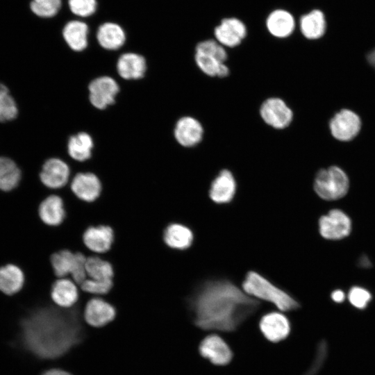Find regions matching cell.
<instances>
[{
  "mask_svg": "<svg viewBox=\"0 0 375 375\" xmlns=\"http://www.w3.org/2000/svg\"><path fill=\"white\" fill-rule=\"evenodd\" d=\"M327 346L326 342H322L317 349L315 359L304 375H315L321 368L324 359L326 358Z\"/></svg>",
  "mask_w": 375,
  "mask_h": 375,
  "instance_id": "obj_37",
  "label": "cell"
},
{
  "mask_svg": "<svg viewBox=\"0 0 375 375\" xmlns=\"http://www.w3.org/2000/svg\"><path fill=\"white\" fill-rule=\"evenodd\" d=\"M370 293L360 287H353L349 293L350 303L357 308H365L371 300Z\"/></svg>",
  "mask_w": 375,
  "mask_h": 375,
  "instance_id": "obj_36",
  "label": "cell"
},
{
  "mask_svg": "<svg viewBox=\"0 0 375 375\" xmlns=\"http://www.w3.org/2000/svg\"><path fill=\"white\" fill-rule=\"evenodd\" d=\"M299 28L307 39L319 38L326 31V20L323 12L316 9L302 15L299 20Z\"/></svg>",
  "mask_w": 375,
  "mask_h": 375,
  "instance_id": "obj_27",
  "label": "cell"
},
{
  "mask_svg": "<svg viewBox=\"0 0 375 375\" xmlns=\"http://www.w3.org/2000/svg\"><path fill=\"white\" fill-rule=\"evenodd\" d=\"M204 129L201 123L192 116H183L176 122L174 136L182 147H193L203 140Z\"/></svg>",
  "mask_w": 375,
  "mask_h": 375,
  "instance_id": "obj_14",
  "label": "cell"
},
{
  "mask_svg": "<svg viewBox=\"0 0 375 375\" xmlns=\"http://www.w3.org/2000/svg\"><path fill=\"white\" fill-rule=\"evenodd\" d=\"M349 185L347 174L335 166L319 170L314 181V190L317 194L327 201L343 197L347 193Z\"/></svg>",
  "mask_w": 375,
  "mask_h": 375,
  "instance_id": "obj_5",
  "label": "cell"
},
{
  "mask_svg": "<svg viewBox=\"0 0 375 375\" xmlns=\"http://www.w3.org/2000/svg\"><path fill=\"white\" fill-rule=\"evenodd\" d=\"M81 291L91 297H105L113 288L112 280H95L87 278L80 285Z\"/></svg>",
  "mask_w": 375,
  "mask_h": 375,
  "instance_id": "obj_33",
  "label": "cell"
},
{
  "mask_svg": "<svg viewBox=\"0 0 375 375\" xmlns=\"http://www.w3.org/2000/svg\"><path fill=\"white\" fill-rule=\"evenodd\" d=\"M367 60L369 63L375 67V49L369 53Z\"/></svg>",
  "mask_w": 375,
  "mask_h": 375,
  "instance_id": "obj_40",
  "label": "cell"
},
{
  "mask_svg": "<svg viewBox=\"0 0 375 375\" xmlns=\"http://www.w3.org/2000/svg\"><path fill=\"white\" fill-rule=\"evenodd\" d=\"M259 113L266 124L278 130L286 128L293 119L292 109L279 97L265 99L260 106Z\"/></svg>",
  "mask_w": 375,
  "mask_h": 375,
  "instance_id": "obj_7",
  "label": "cell"
},
{
  "mask_svg": "<svg viewBox=\"0 0 375 375\" xmlns=\"http://www.w3.org/2000/svg\"><path fill=\"white\" fill-rule=\"evenodd\" d=\"M85 247L93 254L108 253L115 242V232L108 225L99 224L88 227L83 234Z\"/></svg>",
  "mask_w": 375,
  "mask_h": 375,
  "instance_id": "obj_12",
  "label": "cell"
},
{
  "mask_svg": "<svg viewBox=\"0 0 375 375\" xmlns=\"http://www.w3.org/2000/svg\"><path fill=\"white\" fill-rule=\"evenodd\" d=\"M69 188L79 200L92 203L101 196L103 185L100 178L92 172H78L73 175Z\"/></svg>",
  "mask_w": 375,
  "mask_h": 375,
  "instance_id": "obj_9",
  "label": "cell"
},
{
  "mask_svg": "<svg viewBox=\"0 0 375 375\" xmlns=\"http://www.w3.org/2000/svg\"><path fill=\"white\" fill-rule=\"evenodd\" d=\"M194 322L203 330L231 332L259 308V302L227 279L200 283L188 299Z\"/></svg>",
  "mask_w": 375,
  "mask_h": 375,
  "instance_id": "obj_2",
  "label": "cell"
},
{
  "mask_svg": "<svg viewBox=\"0 0 375 375\" xmlns=\"http://www.w3.org/2000/svg\"><path fill=\"white\" fill-rule=\"evenodd\" d=\"M237 183L232 172L221 170L212 180L209 189V197L216 203H230L235 197Z\"/></svg>",
  "mask_w": 375,
  "mask_h": 375,
  "instance_id": "obj_20",
  "label": "cell"
},
{
  "mask_svg": "<svg viewBox=\"0 0 375 375\" xmlns=\"http://www.w3.org/2000/svg\"><path fill=\"white\" fill-rule=\"evenodd\" d=\"M76 260V253L69 249H60L53 253L50 256V263L56 278H70Z\"/></svg>",
  "mask_w": 375,
  "mask_h": 375,
  "instance_id": "obj_29",
  "label": "cell"
},
{
  "mask_svg": "<svg viewBox=\"0 0 375 375\" xmlns=\"http://www.w3.org/2000/svg\"><path fill=\"white\" fill-rule=\"evenodd\" d=\"M61 4V0H32L31 8L39 17H51L58 12Z\"/></svg>",
  "mask_w": 375,
  "mask_h": 375,
  "instance_id": "obj_34",
  "label": "cell"
},
{
  "mask_svg": "<svg viewBox=\"0 0 375 375\" xmlns=\"http://www.w3.org/2000/svg\"><path fill=\"white\" fill-rule=\"evenodd\" d=\"M94 141L87 132H78L69 137L67 143L69 156L75 161L85 162L92 157Z\"/></svg>",
  "mask_w": 375,
  "mask_h": 375,
  "instance_id": "obj_26",
  "label": "cell"
},
{
  "mask_svg": "<svg viewBox=\"0 0 375 375\" xmlns=\"http://www.w3.org/2000/svg\"><path fill=\"white\" fill-rule=\"evenodd\" d=\"M38 215L46 226L56 227L62 224L66 217V210L62 198L57 194H51L38 205Z\"/></svg>",
  "mask_w": 375,
  "mask_h": 375,
  "instance_id": "obj_18",
  "label": "cell"
},
{
  "mask_svg": "<svg viewBox=\"0 0 375 375\" xmlns=\"http://www.w3.org/2000/svg\"><path fill=\"white\" fill-rule=\"evenodd\" d=\"M81 301L72 308L57 306L38 308L20 322L22 346L40 359H56L78 344L84 336Z\"/></svg>",
  "mask_w": 375,
  "mask_h": 375,
  "instance_id": "obj_1",
  "label": "cell"
},
{
  "mask_svg": "<svg viewBox=\"0 0 375 375\" xmlns=\"http://www.w3.org/2000/svg\"><path fill=\"white\" fill-rule=\"evenodd\" d=\"M86 273L88 278L95 280H112L115 275L112 263L97 254L87 257Z\"/></svg>",
  "mask_w": 375,
  "mask_h": 375,
  "instance_id": "obj_30",
  "label": "cell"
},
{
  "mask_svg": "<svg viewBox=\"0 0 375 375\" xmlns=\"http://www.w3.org/2000/svg\"><path fill=\"white\" fill-rule=\"evenodd\" d=\"M200 354L210 362L217 365H225L230 362L233 353L227 343L215 334L209 335L200 343Z\"/></svg>",
  "mask_w": 375,
  "mask_h": 375,
  "instance_id": "obj_16",
  "label": "cell"
},
{
  "mask_svg": "<svg viewBox=\"0 0 375 375\" xmlns=\"http://www.w3.org/2000/svg\"><path fill=\"white\" fill-rule=\"evenodd\" d=\"M89 28L85 22L72 20L63 28L62 36L68 47L73 51L80 52L85 50L88 44Z\"/></svg>",
  "mask_w": 375,
  "mask_h": 375,
  "instance_id": "obj_25",
  "label": "cell"
},
{
  "mask_svg": "<svg viewBox=\"0 0 375 375\" xmlns=\"http://www.w3.org/2000/svg\"><path fill=\"white\" fill-rule=\"evenodd\" d=\"M361 123L353 112L344 109L331 120L330 128L334 138L342 141L353 139L359 132Z\"/></svg>",
  "mask_w": 375,
  "mask_h": 375,
  "instance_id": "obj_17",
  "label": "cell"
},
{
  "mask_svg": "<svg viewBox=\"0 0 375 375\" xmlns=\"http://www.w3.org/2000/svg\"><path fill=\"white\" fill-rule=\"evenodd\" d=\"M68 5L73 14L81 17L93 15L97 8V0H68Z\"/></svg>",
  "mask_w": 375,
  "mask_h": 375,
  "instance_id": "obj_35",
  "label": "cell"
},
{
  "mask_svg": "<svg viewBox=\"0 0 375 375\" xmlns=\"http://www.w3.org/2000/svg\"><path fill=\"white\" fill-rule=\"evenodd\" d=\"M321 235L328 240H340L347 237L351 230L349 217L342 210L333 209L319 220Z\"/></svg>",
  "mask_w": 375,
  "mask_h": 375,
  "instance_id": "obj_13",
  "label": "cell"
},
{
  "mask_svg": "<svg viewBox=\"0 0 375 375\" xmlns=\"http://www.w3.org/2000/svg\"><path fill=\"white\" fill-rule=\"evenodd\" d=\"M18 108L8 88L0 83V122L11 121L17 117Z\"/></svg>",
  "mask_w": 375,
  "mask_h": 375,
  "instance_id": "obj_32",
  "label": "cell"
},
{
  "mask_svg": "<svg viewBox=\"0 0 375 375\" xmlns=\"http://www.w3.org/2000/svg\"><path fill=\"white\" fill-rule=\"evenodd\" d=\"M295 19L285 9L277 8L267 15L265 26L272 36L283 39L290 36L295 28Z\"/></svg>",
  "mask_w": 375,
  "mask_h": 375,
  "instance_id": "obj_23",
  "label": "cell"
},
{
  "mask_svg": "<svg viewBox=\"0 0 375 375\" xmlns=\"http://www.w3.org/2000/svg\"><path fill=\"white\" fill-rule=\"evenodd\" d=\"M215 40L224 47L239 46L247 35L246 24L234 17H225L214 29Z\"/></svg>",
  "mask_w": 375,
  "mask_h": 375,
  "instance_id": "obj_11",
  "label": "cell"
},
{
  "mask_svg": "<svg viewBox=\"0 0 375 375\" xmlns=\"http://www.w3.org/2000/svg\"><path fill=\"white\" fill-rule=\"evenodd\" d=\"M259 328L262 335L272 342L283 340L290 332L288 319L283 314L277 312L263 315L259 322Z\"/></svg>",
  "mask_w": 375,
  "mask_h": 375,
  "instance_id": "obj_19",
  "label": "cell"
},
{
  "mask_svg": "<svg viewBox=\"0 0 375 375\" xmlns=\"http://www.w3.org/2000/svg\"><path fill=\"white\" fill-rule=\"evenodd\" d=\"M24 274L17 266L8 264L0 267V291L7 295L18 292L24 286Z\"/></svg>",
  "mask_w": 375,
  "mask_h": 375,
  "instance_id": "obj_28",
  "label": "cell"
},
{
  "mask_svg": "<svg viewBox=\"0 0 375 375\" xmlns=\"http://www.w3.org/2000/svg\"><path fill=\"white\" fill-rule=\"evenodd\" d=\"M88 90V99L92 106L99 110H104L115 102L119 86L113 78L101 76L90 82Z\"/></svg>",
  "mask_w": 375,
  "mask_h": 375,
  "instance_id": "obj_8",
  "label": "cell"
},
{
  "mask_svg": "<svg viewBox=\"0 0 375 375\" xmlns=\"http://www.w3.org/2000/svg\"><path fill=\"white\" fill-rule=\"evenodd\" d=\"M116 315L115 306L102 297H91L83 310L84 320L96 328L107 325L115 319Z\"/></svg>",
  "mask_w": 375,
  "mask_h": 375,
  "instance_id": "obj_10",
  "label": "cell"
},
{
  "mask_svg": "<svg viewBox=\"0 0 375 375\" xmlns=\"http://www.w3.org/2000/svg\"><path fill=\"white\" fill-rule=\"evenodd\" d=\"M39 178L42 185L53 193L69 185L72 169L63 160L51 158L43 163Z\"/></svg>",
  "mask_w": 375,
  "mask_h": 375,
  "instance_id": "obj_6",
  "label": "cell"
},
{
  "mask_svg": "<svg viewBox=\"0 0 375 375\" xmlns=\"http://www.w3.org/2000/svg\"><path fill=\"white\" fill-rule=\"evenodd\" d=\"M242 288L247 294L269 301L282 311H291L299 307L290 294L254 271L247 272Z\"/></svg>",
  "mask_w": 375,
  "mask_h": 375,
  "instance_id": "obj_3",
  "label": "cell"
},
{
  "mask_svg": "<svg viewBox=\"0 0 375 375\" xmlns=\"http://www.w3.org/2000/svg\"><path fill=\"white\" fill-rule=\"evenodd\" d=\"M162 240L169 249L185 251L192 246L194 234L188 226L180 222H171L163 230Z\"/></svg>",
  "mask_w": 375,
  "mask_h": 375,
  "instance_id": "obj_21",
  "label": "cell"
},
{
  "mask_svg": "<svg viewBox=\"0 0 375 375\" xmlns=\"http://www.w3.org/2000/svg\"><path fill=\"white\" fill-rule=\"evenodd\" d=\"M97 39L99 45L109 51L117 50L126 42V34L119 24L114 22H106L98 28Z\"/></svg>",
  "mask_w": 375,
  "mask_h": 375,
  "instance_id": "obj_24",
  "label": "cell"
},
{
  "mask_svg": "<svg viewBox=\"0 0 375 375\" xmlns=\"http://www.w3.org/2000/svg\"><path fill=\"white\" fill-rule=\"evenodd\" d=\"M228 54L224 47L215 39L199 42L194 49V61L198 68L210 77L225 78L230 69L226 65Z\"/></svg>",
  "mask_w": 375,
  "mask_h": 375,
  "instance_id": "obj_4",
  "label": "cell"
},
{
  "mask_svg": "<svg viewBox=\"0 0 375 375\" xmlns=\"http://www.w3.org/2000/svg\"><path fill=\"white\" fill-rule=\"evenodd\" d=\"M332 299L337 303H341L344 300L345 295L342 290H336L331 294Z\"/></svg>",
  "mask_w": 375,
  "mask_h": 375,
  "instance_id": "obj_38",
  "label": "cell"
},
{
  "mask_svg": "<svg viewBox=\"0 0 375 375\" xmlns=\"http://www.w3.org/2000/svg\"><path fill=\"white\" fill-rule=\"evenodd\" d=\"M21 171L10 158L0 156V190L10 191L17 186Z\"/></svg>",
  "mask_w": 375,
  "mask_h": 375,
  "instance_id": "obj_31",
  "label": "cell"
},
{
  "mask_svg": "<svg viewBox=\"0 0 375 375\" xmlns=\"http://www.w3.org/2000/svg\"><path fill=\"white\" fill-rule=\"evenodd\" d=\"M42 375H72L69 372L60 369H51L44 372Z\"/></svg>",
  "mask_w": 375,
  "mask_h": 375,
  "instance_id": "obj_39",
  "label": "cell"
},
{
  "mask_svg": "<svg viewBox=\"0 0 375 375\" xmlns=\"http://www.w3.org/2000/svg\"><path fill=\"white\" fill-rule=\"evenodd\" d=\"M116 69L121 78L125 80L142 78L147 72V61L140 54L128 52L122 54L116 63Z\"/></svg>",
  "mask_w": 375,
  "mask_h": 375,
  "instance_id": "obj_22",
  "label": "cell"
},
{
  "mask_svg": "<svg viewBox=\"0 0 375 375\" xmlns=\"http://www.w3.org/2000/svg\"><path fill=\"white\" fill-rule=\"evenodd\" d=\"M49 295L56 306L62 308H70L78 302L81 290L71 278H60L52 283Z\"/></svg>",
  "mask_w": 375,
  "mask_h": 375,
  "instance_id": "obj_15",
  "label": "cell"
}]
</instances>
